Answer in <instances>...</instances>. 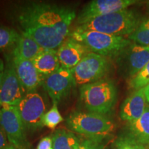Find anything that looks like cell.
I'll return each mask as SVG.
<instances>
[{"instance_id": "cell-24", "label": "cell", "mask_w": 149, "mask_h": 149, "mask_svg": "<svg viewBox=\"0 0 149 149\" xmlns=\"http://www.w3.org/2000/svg\"><path fill=\"white\" fill-rule=\"evenodd\" d=\"M115 149H147V147L138 142L129 135L120 136L115 141Z\"/></svg>"}, {"instance_id": "cell-3", "label": "cell", "mask_w": 149, "mask_h": 149, "mask_svg": "<svg viewBox=\"0 0 149 149\" xmlns=\"http://www.w3.org/2000/svg\"><path fill=\"white\" fill-rule=\"evenodd\" d=\"M117 90L110 79H101L82 85L79 88V99L87 111L106 115L115 107Z\"/></svg>"}, {"instance_id": "cell-13", "label": "cell", "mask_w": 149, "mask_h": 149, "mask_svg": "<svg viewBox=\"0 0 149 149\" xmlns=\"http://www.w3.org/2000/svg\"><path fill=\"white\" fill-rule=\"evenodd\" d=\"M12 61L15 70L24 90L27 93L36 91L40 86H42L44 77L39 73L33 61L19 58L7 54Z\"/></svg>"}, {"instance_id": "cell-28", "label": "cell", "mask_w": 149, "mask_h": 149, "mask_svg": "<svg viewBox=\"0 0 149 149\" xmlns=\"http://www.w3.org/2000/svg\"><path fill=\"white\" fill-rule=\"evenodd\" d=\"M5 70V64L3 63V61L1 59H0V88H1V83L3 77V74H4Z\"/></svg>"}, {"instance_id": "cell-33", "label": "cell", "mask_w": 149, "mask_h": 149, "mask_svg": "<svg viewBox=\"0 0 149 149\" xmlns=\"http://www.w3.org/2000/svg\"><path fill=\"white\" fill-rule=\"evenodd\" d=\"M148 9H149V1L148 2Z\"/></svg>"}, {"instance_id": "cell-8", "label": "cell", "mask_w": 149, "mask_h": 149, "mask_svg": "<svg viewBox=\"0 0 149 149\" xmlns=\"http://www.w3.org/2000/svg\"><path fill=\"white\" fill-rule=\"evenodd\" d=\"M0 126L4 131L10 144L19 149L29 148L26 128L17 107L1 108Z\"/></svg>"}, {"instance_id": "cell-17", "label": "cell", "mask_w": 149, "mask_h": 149, "mask_svg": "<svg viewBox=\"0 0 149 149\" xmlns=\"http://www.w3.org/2000/svg\"><path fill=\"white\" fill-rule=\"evenodd\" d=\"M44 49L35 41L24 33H20L17 42L10 54L14 57L32 61Z\"/></svg>"}, {"instance_id": "cell-23", "label": "cell", "mask_w": 149, "mask_h": 149, "mask_svg": "<svg viewBox=\"0 0 149 149\" xmlns=\"http://www.w3.org/2000/svg\"><path fill=\"white\" fill-rule=\"evenodd\" d=\"M149 84V62L137 72L135 76L131 77L128 82L129 88L134 91L144 88Z\"/></svg>"}, {"instance_id": "cell-6", "label": "cell", "mask_w": 149, "mask_h": 149, "mask_svg": "<svg viewBox=\"0 0 149 149\" xmlns=\"http://www.w3.org/2000/svg\"><path fill=\"white\" fill-rule=\"evenodd\" d=\"M109 69L110 63L107 57L89 53L70 70L77 85L82 86L102 79Z\"/></svg>"}, {"instance_id": "cell-20", "label": "cell", "mask_w": 149, "mask_h": 149, "mask_svg": "<svg viewBox=\"0 0 149 149\" xmlns=\"http://www.w3.org/2000/svg\"><path fill=\"white\" fill-rule=\"evenodd\" d=\"M19 35L20 33L12 28L0 25V51H6L13 48Z\"/></svg>"}, {"instance_id": "cell-12", "label": "cell", "mask_w": 149, "mask_h": 149, "mask_svg": "<svg viewBox=\"0 0 149 149\" xmlns=\"http://www.w3.org/2000/svg\"><path fill=\"white\" fill-rule=\"evenodd\" d=\"M135 3V0H93L79 13L77 17L78 25H82L98 17L128 9Z\"/></svg>"}, {"instance_id": "cell-19", "label": "cell", "mask_w": 149, "mask_h": 149, "mask_svg": "<svg viewBox=\"0 0 149 149\" xmlns=\"http://www.w3.org/2000/svg\"><path fill=\"white\" fill-rule=\"evenodd\" d=\"M53 149H77L80 141L74 133L57 129L52 135Z\"/></svg>"}, {"instance_id": "cell-31", "label": "cell", "mask_w": 149, "mask_h": 149, "mask_svg": "<svg viewBox=\"0 0 149 149\" xmlns=\"http://www.w3.org/2000/svg\"><path fill=\"white\" fill-rule=\"evenodd\" d=\"M1 107H0V117H1Z\"/></svg>"}, {"instance_id": "cell-5", "label": "cell", "mask_w": 149, "mask_h": 149, "mask_svg": "<svg viewBox=\"0 0 149 149\" xmlns=\"http://www.w3.org/2000/svg\"><path fill=\"white\" fill-rule=\"evenodd\" d=\"M70 37L81 43L91 53L106 57H117L124 48L131 44L130 40L124 37L93 31L75 29Z\"/></svg>"}, {"instance_id": "cell-9", "label": "cell", "mask_w": 149, "mask_h": 149, "mask_svg": "<svg viewBox=\"0 0 149 149\" xmlns=\"http://www.w3.org/2000/svg\"><path fill=\"white\" fill-rule=\"evenodd\" d=\"M117 58L122 74L130 79L149 62V46L131 42L121 52Z\"/></svg>"}, {"instance_id": "cell-27", "label": "cell", "mask_w": 149, "mask_h": 149, "mask_svg": "<svg viewBox=\"0 0 149 149\" xmlns=\"http://www.w3.org/2000/svg\"><path fill=\"white\" fill-rule=\"evenodd\" d=\"M8 144L6 135L0 126V149H3Z\"/></svg>"}, {"instance_id": "cell-16", "label": "cell", "mask_w": 149, "mask_h": 149, "mask_svg": "<svg viewBox=\"0 0 149 149\" xmlns=\"http://www.w3.org/2000/svg\"><path fill=\"white\" fill-rule=\"evenodd\" d=\"M32 61L39 73L44 77L53 74L61 67L55 49L44 48Z\"/></svg>"}, {"instance_id": "cell-2", "label": "cell", "mask_w": 149, "mask_h": 149, "mask_svg": "<svg viewBox=\"0 0 149 149\" xmlns=\"http://www.w3.org/2000/svg\"><path fill=\"white\" fill-rule=\"evenodd\" d=\"M141 20L139 15L133 10L117 11L106 15L98 17L76 29L93 31L115 36H129L135 31Z\"/></svg>"}, {"instance_id": "cell-22", "label": "cell", "mask_w": 149, "mask_h": 149, "mask_svg": "<svg viewBox=\"0 0 149 149\" xmlns=\"http://www.w3.org/2000/svg\"><path fill=\"white\" fill-rule=\"evenodd\" d=\"M57 103H53L51 109L44 114L42 119L43 126H46L50 129L54 130L64 121V118L59 113Z\"/></svg>"}, {"instance_id": "cell-4", "label": "cell", "mask_w": 149, "mask_h": 149, "mask_svg": "<svg viewBox=\"0 0 149 149\" xmlns=\"http://www.w3.org/2000/svg\"><path fill=\"white\" fill-rule=\"evenodd\" d=\"M66 122L73 132L95 141L109 136L115 128L114 124L107 115L91 112L74 111L67 117Z\"/></svg>"}, {"instance_id": "cell-1", "label": "cell", "mask_w": 149, "mask_h": 149, "mask_svg": "<svg viewBox=\"0 0 149 149\" xmlns=\"http://www.w3.org/2000/svg\"><path fill=\"white\" fill-rule=\"evenodd\" d=\"M75 17V11L70 7L44 2L26 3L15 13L21 33L48 49L59 47L69 35Z\"/></svg>"}, {"instance_id": "cell-29", "label": "cell", "mask_w": 149, "mask_h": 149, "mask_svg": "<svg viewBox=\"0 0 149 149\" xmlns=\"http://www.w3.org/2000/svg\"><path fill=\"white\" fill-rule=\"evenodd\" d=\"M144 91L145 97H146V102L149 103V84L145 87V88H144Z\"/></svg>"}, {"instance_id": "cell-11", "label": "cell", "mask_w": 149, "mask_h": 149, "mask_svg": "<svg viewBox=\"0 0 149 149\" xmlns=\"http://www.w3.org/2000/svg\"><path fill=\"white\" fill-rule=\"evenodd\" d=\"M76 85L71 70L62 66L44 78L42 84L53 103L57 104L68 96Z\"/></svg>"}, {"instance_id": "cell-30", "label": "cell", "mask_w": 149, "mask_h": 149, "mask_svg": "<svg viewBox=\"0 0 149 149\" xmlns=\"http://www.w3.org/2000/svg\"><path fill=\"white\" fill-rule=\"evenodd\" d=\"M3 149H19V148H17V147H15V146H14L13 145H12V144H10V143H9V144L7 145Z\"/></svg>"}, {"instance_id": "cell-15", "label": "cell", "mask_w": 149, "mask_h": 149, "mask_svg": "<svg viewBox=\"0 0 149 149\" xmlns=\"http://www.w3.org/2000/svg\"><path fill=\"white\" fill-rule=\"evenodd\" d=\"M146 103L144 88L134 91L125 99L121 106V119L128 123L137 120L146 109Z\"/></svg>"}, {"instance_id": "cell-14", "label": "cell", "mask_w": 149, "mask_h": 149, "mask_svg": "<svg viewBox=\"0 0 149 149\" xmlns=\"http://www.w3.org/2000/svg\"><path fill=\"white\" fill-rule=\"evenodd\" d=\"M61 66L71 70L91 52L72 37H67L57 51Z\"/></svg>"}, {"instance_id": "cell-25", "label": "cell", "mask_w": 149, "mask_h": 149, "mask_svg": "<svg viewBox=\"0 0 149 149\" xmlns=\"http://www.w3.org/2000/svg\"><path fill=\"white\" fill-rule=\"evenodd\" d=\"M37 149H53L51 136H46L39 141Z\"/></svg>"}, {"instance_id": "cell-7", "label": "cell", "mask_w": 149, "mask_h": 149, "mask_svg": "<svg viewBox=\"0 0 149 149\" xmlns=\"http://www.w3.org/2000/svg\"><path fill=\"white\" fill-rule=\"evenodd\" d=\"M26 129L35 131L43 127L42 119L46 113L44 98L36 91L25 94L17 106Z\"/></svg>"}, {"instance_id": "cell-26", "label": "cell", "mask_w": 149, "mask_h": 149, "mask_svg": "<svg viewBox=\"0 0 149 149\" xmlns=\"http://www.w3.org/2000/svg\"><path fill=\"white\" fill-rule=\"evenodd\" d=\"M97 141H99L87 139L82 142H80L77 149H100Z\"/></svg>"}, {"instance_id": "cell-10", "label": "cell", "mask_w": 149, "mask_h": 149, "mask_svg": "<svg viewBox=\"0 0 149 149\" xmlns=\"http://www.w3.org/2000/svg\"><path fill=\"white\" fill-rule=\"evenodd\" d=\"M5 57V70L0 88V107H17L25 95V91L17 76L10 58L7 54Z\"/></svg>"}, {"instance_id": "cell-21", "label": "cell", "mask_w": 149, "mask_h": 149, "mask_svg": "<svg viewBox=\"0 0 149 149\" xmlns=\"http://www.w3.org/2000/svg\"><path fill=\"white\" fill-rule=\"evenodd\" d=\"M128 40L139 45L149 46V17L141 20L135 31L128 36Z\"/></svg>"}, {"instance_id": "cell-32", "label": "cell", "mask_w": 149, "mask_h": 149, "mask_svg": "<svg viewBox=\"0 0 149 149\" xmlns=\"http://www.w3.org/2000/svg\"><path fill=\"white\" fill-rule=\"evenodd\" d=\"M146 147H147V149H149V144H148V146H147Z\"/></svg>"}, {"instance_id": "cell-18", "label": "cell", "mask_w": 149, "mask_h": 149, "mask_svg": "<svg viewBox=\"0 0 149 149\" xmlns=\"http://www.w3.org/2000/svg\"><path fill=\"white\" fill-rule=\"evenodd\" d=\"M128 135L136 141L147 146L149 144V106L141 116L135 122L128 123Z\"/></svg>"}]
</instances>
